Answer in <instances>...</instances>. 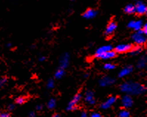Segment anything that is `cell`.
<instances>
[{
    "mask_svg": "<svg viewBox=\"0 0 147 117\" xmlns=\"http://www.w3.org/2000/svg\"><path fill=\"white\" fill-rule=\"evenodd\" d=\"M14 108H15V106H14V105H13V104H10V105L7 106V108H8L9 110H13L14 109Z\"/></svg>",
    "mask_w": 147,
    "mask_h": 117,
    "instance_id": "cell-30",
    "label": "cell"
},
{
    "mask_svg": "<svg viewBox=\"0 0 147 117\" xmlns=\"http://www.w3.org/2000/svg\"><path fill=\"white\" fill-rule=\"evenodd\" d=\"M116 52L115 51H109V52H104V53L100 54V55H95V57H98V58L103 59V60H107V59H111L113 58L114 57H115Z\"/></svg>",
    "mask_w": 147,
    "mask_h": 117,
    "instance_id": "cell-9",
    "label": "cell"
},
{
    "mask_svg": "<svg viewBox=\"0 0 147 117\" xmlns=\"http://www.w3.org/2000/svg\"><path fill=\"white\" fill-rule=\"evenodd\" d=\"M121 104L125 109L129 108L133 105V100L132 98L129 94L125 95L123 96V98L121 100Z\"/></svg>",
    "mask_w": 147,
    "mask_h": 117,
    "instance_id": "cell-5",
    "label": "cell"
},
{
    "mask_svg": "<svg viewBox=\"0 0 147 117\" xmlns=\"http://www.w3.org/2000/svg\"><path fill=\"white\" fill-rule=\"evenodd\" d=\"M54 86H55V83H54L53 80V79L48 80V81H47V88H50V89H51V88H54Z\"/></svg>",
    "mask_w": 147,
    "mask_h": 117,
    "instance_id": "cell-25",
    "label": "cell"
},
{
    "mask_svg": "<svg viewBox=\"0 0 147 117\" xmlns=\"http://www.w3.org/2000/svg\"><path fill=\"white\" fill-rule=\"evenodd\" d=\"M80 117H87V114H86V112H82L80 115Z\"/></svg>",
    "mask_w": 147,
    "mask_h": 117,
    "instance_id": "cell-31",
    "label": "cell"
},
{
    "mask_svg": "<svg viewBox=\"0 0 147 117\" xmlns=\"http://www.w3.org/2000/svg\"><path fill=\"white\" fill-rule=\"evenodd\" d=\"M82 99V95L80 94H77L76 95H75L73 100H71L68 104V106L67 108L68 110H75L77 109V104Z\"/></svg>",
    "mask_w": 147,
    "mask_h": 117,
    "instance_id": "cell-3",
    "label": "cell"
},
{
    "mask_svg": "<svg viewBox=\"0 0 147 117\" xmlns=\"http://www.w3.org/2000/svg\"><path fill=\"white\" fill-rule=\"evenodd\" d=\"M29 116H30V117H35V116H36V114H35L33 111H32V112H30V113Z\"/></svg>",
    "mask_w": 147,
    "mask_h": 117,
    "instance_id": "cell-32",
    "label": "cell"
},
{
    "mask_svg": "<svg viewBox=\"0 0 147 117\" xmlns=\"http://www.w3.org/2000/svg\"><path fill=\"white\" fill-rule=\"evenodd\" d=\"M25 102V98L23 97V96H19L18 98H16V103L18 105H22Z\"/></svg>",
    "mask_w": 147,
    "mask_h": 117,
    "instance_id": "cell-24",
    "label": "cell"
},
{
    "mask_svg": "<svg viewBox=\"0 0 147 117\" xmlns=\"http://www.w3.org/2000/svg\"><path fill=\"white\" fill-rule=\"evenodd\" d=\"M146 56H143L142 57H140V60H139L138 62V67L139 69H144V68H145L146 66Z\"/></svg>",
    "mask_w": 147,
    "mask_h": 117,
    "instance_id": "cell-17",
    "label": "cell"
},
{
    "mask_svg": "<svg viewBox=\"0 0 147 117\" xmlns=\"http://www.w3.org/2000/svg\"><path fill=\"white\" fill-rule=\"evenodd\" d=\"M73 1H74V0H73Z\"/></svg>",
    "mask_w": 147,
    "mask_h": 117,
    "instance_id": "cell-37",
    "label": "cell"
},
{
    "mask_svg": "<svg viewBox=\"0 0 147 117\" xmlns=\"http://www.w3.org/2000/svg\"><path fill=\"white\" fill-rule=\"evenodd\" d=\"M64 75V70L63 69H61V68L58 69L55 73V78H56V79H60V78H62Z\"/></svg>",
    "mask_w": 147,
    "mask_h": 117,
    "instance_id": "cell-19",
    "label": "cell"
},
{
    "mask_svg": "<svg viewBox=\"0 0 147 117\" xmlns=\"http://www.w3.org/2000/svg\"><path fill=\"white\" fill-rule=\"evenodd\" d=\"M56 105V102L55 99H50L47 102V107L49 109H53Z\"/></svg>",
    "mask_w": 147,
    "mask_h": 117,
    "instance_id": "cell-22",
    "label": "cell"
},
{
    "mask_svg": "<svg viewBox=\"0 0 147 117\" xmlns=\"http://www.w3.org/2000/svg\"><path fill=\"white\" fill-rule=\"evenodd\" d=\"M132 70H133L132 66H126V67L121 69V72H120L119 74H118V77L121 78H124V77H126V76L129 75V74L132 72Z\"/></svg>",
    "mask_w": 147,
    "mask_h": 117,
    "instance_id": "cell-14",
    "label": "cell"
},
{
    "mask_svg": "<svg viewBox=\"0 0 147 117\" xmlns=\"http://www.w3.org/2000/svg\"><path fill=\"white\" fill-rule=\"evenodd\" d=\"M120 88L123 93L131 95L141 94L146 91V87L144 85L135 82H126L121 85Z\"/></svg>",
    "mask_w": 147,
    "mask_h": 117,
    "instance_id": "cell-1",
    "label": "cell"
},
{
    "mask_svg": "<svg viewBox=\"0 0 147 117\" xmlns=\"http://www.w3.org/2000/svg\"><path fill=\"white\" fill-rule=\"evenodd\" d=\"M132 47L131 44L125 43V44H119L115 48V52L118 53H123V52H129Z\"/></svg>",
    "mask_w": 147,
    "mask_h": 117,
    "instance_id": "cell-6",
    "label": "cell"
},
{
    "mask_svg": "<svg viewBox=\"0 0 147 117\" xmlns=\"http://www.w3.org/2000/svg\"><path fill=\"white\" fill-rule=\"evenodd\" d=\"M6 83H7V79L5 78H0V88L3 87L6 84Z\"/></svg>",
    "mask_w": 147,
    "mask_h": 117,
    "instance_id": "cell-26",
    "label": "cell"
},
{
    "mask_svg": "<svg viewBox=\"0 0 147 117\" xmlns=\"http://www.w3.org/2000/svg\"><path fill=\"white\" fill-rule=\"evenodd\" d=\"M129 112L126 110V109L121 110L119 113H118V117H129Z\"/></svg>",
    "mask_w": 147,
    "mask_h": 117,
    "instance_id": "cell-20",
    "label": "cell"
},
{
    "mask_svg": "<svg viewBox=\"0 0 147 117\" xmlns=\"http://www.w3.org/2000/svg\"><path fill=\"white\" fill-rule=\"evenodd\" d=\"M111 50H113V47L111 45H104V46H102V47H99L98 49L96 52H95V55H100V54L104 53V52H109Z\"/></svg>",
    "mask_w": 147,
    "mask_h": 117,
    "instance_id": "cell-16",
    "label": "cell"
},
{
    "mask_svg": "<svg viewBox=\"0 0 147 117\" xmlns=\"http://www.w3.org/2000/svg\"><path fill=\"white\" fill-rule=\"evenodd\" d=\"M131 39H132V41L137 45H138V46L144 44L146 43V35H144L140 29L138 30V31H136V33L132 35Z\"/></svg>",
    "mask_w": 147,
    "mask_h": 117,
    "instance_id": "cell-2",
    "label": "cell"
},
{
    "mask_svg": "<svg viewBox=\"0 0 147 117\" xmlns=\"http://www.w3.org/2000/svg\"><path fill=\"white\" fill-rule=\"evenodd\" d=\"M115 82V80L114 78H111V77H108V76H105V77H103L101 79H100L99 84L102 87H106V86H109L114 84Z\"/></svg>",
    "mask_w": 147,
    "mask_h": 117,
    "instance_id": "cell-4",
    "label": "cell"
},
{
    "mask_svg": "<svg viewBox=\"0 0 147 117\" xmlns=\"http://www.w3.org/2000/svg\"><path fill=\"white\" fill-rule=\"evenodd\" d=\"M143 26V22L140 20L138 21H131L128 24V27L134 29L135 31H138L142 28Z\"/></svg>",
    "mask_w": 147,
    "mask_h": 117,
    "instance_id": "cell-11",
    "label": "cell"
},
{
    "mask_svg": "<svg viewBox=\"0 0 147 117\" xmlns=\"http://www.w3.org/2000/svg\"><path fill=\"white\" fill-rule=\"evenodd\" d=\"M85 100L87 103L91 105H93L95 104V100L94 99L93 92L91 91H88L85 94Z\"/></svg>",
    "mask_w": 147,
    "mask_h": 117,
    "instance_id": "cell-13",
    "label": "cell"
},
{
    "mask_svg": "<svg viewBox=\"0 0 147 117\" xmlns=\"http://www.w3.org/2000/svg\"><path fill=\"white\" fill-rule=\"evenodd\" d=\"M97 15V12L93 10V9H88L85 11L84 13L83 14V17L87 19H93L95 16Z\"/></svg>",
    "mask_w": 147,
    "mask_h": 117,
    "instance_id": "cell-15",
    "label": "cell"
},
{
    "mask_svg": "<svg viewBox=\"0 0 147 117\" xmlns=\"http://www.w3.org/2000/svg\"><path fill=\"white\" fill-rule=\"evenodd\" d=\"M52 117H60V115L58 114H54V115H53Z\"/></svg>",
    "mask_w": 147,
    "mask_h": 117,
    "instance_id": "cell-35",
    "label": "cell"
},
{
    "mask_svg": "<svg viewBox=\"0 0 147 117\" xmlns=\"http://www.w3.org/2000/svg\"><path fill=\"white\" fill-rule=\"evenodd\" d=\"M60 68L64 69L67 67L69 64V55L68 53H65L64 55H61V57H60Z\"/></svg>",
    "mask_w": 147,
    "mask_h": 117,
    "instance_id": "cell-8",
    "label": "cell"
},
{
    "mask_svg": "<svg viewBox=\"0 0 147 117\" xmlns=\"http://www.w3.org/2000/svg\"><path fill=\"white\" fill-rule=\"evenodd\" d=\"M42 108H43V107H42V105H38V106L36 107V109L38 110H41L42 109Z\"/></svg>",
    "mask_w": 147,
    "mask_h": 117,
    "instance_id": "cell-34",
    "label": "cell"
},
{
    "mask_svg": "<svg viewBox=\"0 0 147 117\" xmlns=\"http://www.w3.org/2000/svg\"><path fill=\"white\" fill-rule=\"evenodd\" d=\"M124 12L127 14H132L134 13H135V5H131V4L127 5L124 7Z\"/></svg>",
    "mask_w": 147,
    "mask_h": 117,
    "instance_id": "cell-18",
    "label": "cell"
},
{
    "mask_svg": "<svg viewBox=\"0 0 147 117\" xmlns=\"http://www.w3.org/2000/svg\"><path fill=\"white\" fill-rule=\"evenodd\" d=\"M140 30L143 32V33H144V35H146V33H147V24H145L144 25H143V26H142V28L140 29Z\"/></svg>",
    "mask_w": 147,
    "mask_h": 117,
    "instance_id": "cell-27",
    "label": "cell"
},
{
    "mask_svg": "<svg viewBox=\"0 0 147 117\" xmlns=\"http://www.w3.org/2000/svg\"><path fill=\"white\" fill-rule=\"evenodd\" d=\"M135 13L138 14V15H144L147 12V7L144 3L142 2H138L136 5H135Z\"/></svg>",
    "mask_w": 147,
    "mask_h": 117,
    "instance_id": "cell-7",
    "label": "cell"
},
{
    "mask_svg": "<svg viewBox=\"0 0 147 117\" xmlns=\"http://www.w3.org/2000/svg\"><path fill=\"white\" fill-rule=\"evenodd\" d=\"M115 102H116L115 96H110V97H109L107 100L104 102V103L101 104L100 108H101L102 109H104V110L109 108H110V107L112 106V105Z\"/></svg>",
    "mask_w": 147,
    "mask_h": 117,
    "instance_id": "cell-10",
    "label": "cell"
},
{
    "mask_svg": "<svg viewBox=\"0 0 147 117\" xmlns=\"http://www.w3.org/2000/svg\"><path fill=\"white\" fill-rule=\"evenodd\" d=\"M45 59H46V57H44V56H42V57H40L39 58H38V60H39V61L42 62V61H45Z\"/></svg>",
    "mask_w": 147,
    "mask_h": 117,
    "instance_id": "cell-33",
    "label": "cell"
},
{
    "mask_svg": "<svg viewBox=\"0 0 147 117\" xmlns=\"http://www.w3.org/2000/svg\"><path fill=\"white\" fill-rule=\"evenodd\" d=\"M0 117H11V116H10V114L7 112H4V113L0 114Z\"/></svg>",
    "mask_w": 147,
    "mask_h": 117,
    "instance_id": "cell-28",
    "label": "cell"
},
{
    "mask_svg": "<svg viewBox=\"0 0 147 117\" xmlns=\"http://www.w3.org/2000/svg\"><path fill=\"white\" fill-rule=\"evenodd\" d=\"M6 46H7V47H11V46H12V45H11V43H7V44L6 45Z\"/></svg>",
    "mask_w": 147,
    "mask_h": 117,
    "instance_id": "cell-36",
    "label": "cell"
},
{
    "mask_svg": "<svg viewBox=\"0 0 147 117\" xmlns=\"http://www.w3.org/2000/svg\"><path fill=\"white\" fill-rule=\"evenodd\" d=\"M116 28H117V24L115 21H111L106 28L105 34L107 35H110L113 34V33L115 31Z\"/></svg>",
    "mask_w": 147,
    "mask_h": 117,
    "instance_id": "cell-12",
    "label": "cell"
},
{
    "mask_svg": "<svg viewBox=\"0 0 147 117\" xmlns=\"http://www.w3.org/2000/svg\"><path fill=\"white\" fill-rule=\"evenodd\" d=\"M141 52V48H140V46H137V47H134V48H131V49L130 50V52H131V55H138L140 52Z\"/></svg>",
    "mask_w": 147,
    "mask_h": 117,
    "instance_id": "cell-21",
    "label": "cell"
},
{
    "mask_svg": "<svg viewBox=\"0 0 147 117\" xmlns=\"http://www.w3.org/2000/svg\"><path fill=\"white\" fill-rule=\"evenodd\" d=\"M104 68L106 69V70H112V69H114L115 68V66L113 64H106L104 66Z\"/></svg>",
    "mask_w": 147,
    "mask_h": 117,
    "instance_id": "cell-23",
    "label": "cell"
},
{
    "mask_svg": "<svg viewBox=\"0 0 147 117\" xmlns=\"http://www.w3.org/2000/svg\"><path fill=\"white\" fill-rule=\"evenodd\" d=\"M90 117H102L100 116V114H99L98 113H92L90 116Z\"/></svg>",
    "mask_w": 147,
    "mask_h": 117,
    "instance_id": "cell-29",
    "label": "cell"
}]
</instances>
